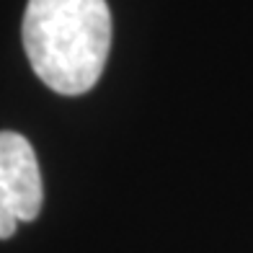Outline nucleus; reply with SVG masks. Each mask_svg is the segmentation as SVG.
Here are the masks:
<instances>
[{"instance_id":"nucleus-1","label":"nucleus","mask_w":253,"mask_h":253,"mask_svg":"<svg viewBox=\"0 0 253 253\" xmlns=\"http://www.w3.org/2000/svg\"><path fill=\"white\" fill-rule=\"evenodd\" d=\"M24 47L37 78L62 96L90 90L111 47L106 0H29Z\"/></svg>"},{"instance_id":"nucleus-2","label":"nucleus","mask_w":253,"mask_h":253,"mask_svg":"<svg viewBox=\"0 0 253 253\" xmlns=\"http://www.w3.org/2000/svg\"><path fill=\"white\" fill-rule=\"evenodd\" d=\"M44 189L37 153L24 134L0 132V240L42 212Z\"/></svg>"}]
</instances>
